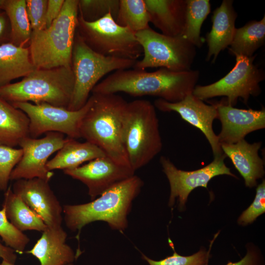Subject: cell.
<instances>
[{
    "label": "cell",
    "instance_id": "1",
    "mask_svg": "<svg viewBox=\"0 0 265 265\" xmlns=\"http://www.w3.org/2000/svg\"><path fill=\"white\" fill-rule=\"evenodd\" d=\"M199 72L173 71L160 68L154 72L133 68L114 71L94 87L92 93L123 92L133 97L152 96L176 103L192 94Z\"/></svg>",
    "mask_w": 265,
    "mask_h": 265
},
{
    "label": "cell",
    "instance_id": "2",
    "mask_svg": "<svg viewBox=\"0 0 265 265\" xmlns=\"http://www.w3.org/2000/svg\"><path fill=\"white\" fill-rule=\"evenodd\" d=\"M143 186L142 180L134 175L113 186L97 198L85 204L65 205L64 220L72 232L78 231L92 222L103 221L113 230L124 231L128 226L127 216L133 200Z\"/></svg>",
    "mask_w": 265,
    "mask_h": 265
},
{
    "label": "cell",
    "instance_id": "3",
    "mask_svg": "<svg viewBox=\"0 0 265 265\" xmlns=\"http://www.w3.org/2000/svg\"><path fill=\"white\" fill-rule=\"evenodd\" d=\"M92 102L80 126V137L102 149L117 163L130 166L122 139L127 102L116 94L92 93Z\"/></svg>",
    "mask_w": 265,
    "mask_h": 265
},
{
    "label": "cell",
    "instance_id": "4",
    "mask_svg": "<svg viewBox=\"0 0 265 265\" xmlns=\"http://www.w3.org/2000/svg\"><path fill=\"white\" fill-rule=\"evenodd\" d=\"M79 0H65L58 16L44 29L32 31L29 51L36 68L72 67Z\"/></svg>",
    "mask_w": 265,
    "mask_h": 265
},
{
    "label": "cell",
    "instance_id": "5",
    "mask_svg": "<svg viewBox=\"0 0 265 265\" xmlns=\"http://www.w3.org/2000/svg\"><path fill=\"white\" fill-rule=\"evenodd\" d=\"M155 108L148 100H136L127 103L124 111L122 139L134 171L149 163L162 149Z\"/></svg>",
    "mask_w": 265,
    "mask_h": 265
},
{
    "label": "cell",
    "instance_id": "6",
    "mask_svg": "<svg viewBox=\"0 0 265 265\" xmlns=\"http://www.w3.org/2000/svg\"><path fill=\"white\" fill-rule=\"evenodd\" d=\"M74 81L71 67L36 68L21 81L0 87V97L11 104L32 102L67 108Z\"/></svg>",
    "mask_w": 265,
    "mask_h": 265
},
{
    "label": "cell",
    "instance_id": "7",
    "mask_svg": "<svg viewBox=\"0 0 265 265\" xmlns=\"http://www.w3.org/2000/svg\"><path fill=\"white\" fill-rule=\"evenodd\" d=\"M137 61L99 54L76 33L72 55L74 86L67 109L73 111L80 109L101 78L112 71L133 68Z\"/></svg>",
    "mask_w": 265,
    "mask_h": 265
},
{
    "label": "cell",
    "instance_id": "8",
    "mask_svg": "<svg viewBox=\"0 0 265 265\" xmlns=\"http://www.w3.org/2000/svg\"><path fill=\"white\" fill-rule=\"evenodd\" d=\"M142 47L143 57L133 68L145 70L161 67L173 71L190 70L196 54V47L183 36H169L150 26L135 33Z\"/></svg>",
    "mask_w": 265,
    "mask_h": 265
},
{
    "label": "cell",
    "instance_id": "9",
    "mask_svg": "<svg viewBox=\"0 0 265 265\" xmlns=\"http://www.w3.org/2000/svg\"><path fill=\"white\" fill-rule=\"evenodd\" d=\"M77 28L85 43L102 55L137 60L143 54L135 33L118 25L110 13L91 22L79 15Z\"/></svg>",
    "mask_w": 265,
    "mask_h": 265
},
{
    "label": "cell",
    "instance_id": "10",
    "mask_svg": "<svg viewBox=\"0 0 265 265\" xmlns=\"http://www.w3.org/2000/svg\"><path fill=\"white\" fill-rule=\"evenodd\" d=\"M233 68L223 78L207 85H196L192 94L201 100L215 97H226L224 102L234 106L238 99L247 105L251 96H258L261 91L260 83L265 79L263 70L254 63L255 55H236Z\"/></svg>",
    "mask_w": 265,
    "mask_h": 265
},
{
    "label": "cell",
    "instance_id": "11",
    "mask_svg": "<svg viewBox=\"0 0 265 265\" xmlns=\"http://www.w3.org/2000/svg\"><path fill=\"white\" fill-rule=\"evenodd\" d=\"M91 102L90 96L82 107L74 111L47 103L19 102L11 105L27 116L29 120V137L37 138L48 132H57L67 135L68 137L77 139L80 138V124Z\"/></svg>",
    "mask_w": 265,
    "mask_h": 265
},
{
    "label": "cell",
    "instance_id": "12",
    "mask_svg": "<svg viewBox=\"0 0 265 265\" xmlns=\"http://www.w3.org/2000/svg\"><path fill=\"white\" fill-rule=\"evenodd\" d=\"M66 140L63 133L57 132H48L41 138L28 136L22 139L19 144L22 157L13 170L10 180L37 178L49 182L54 173L47 168L48 159L62 147Z\"/></svg>",
    "mask_w": 265,
    "mask_h": 265
},
{
    "label": "cell",
    "instance_id": "13",
    "mask_svg": "<svg viewBox=\"0 0 265 265\" xmlns=\"http://www.w3.org/2000/svg\"><path fill=\"white\" fill-rule=\"evenodd\" d=\"M226 157L224 154L214 157L212 162L202 168L193 171H184L178 169L169 158L161 156L160 162L170 187L169 206H172L177 198L179 201V209H184L190 193L198 187L207 188L208 183L215 176L227 175L236 177L224 163Z\"/></svg>",
    "mask_w": 265,
    "mask_h": 265
},
{
    "label": "cell",
    "instance_id": "14",
    "mask_svg": "<svg viewBox=\"0 0 265 265\" xmlns=\"http://www.w3.org/2000/svg\"><path fill=\"white\" fill-rule=\"evenodd\" d=\"M63 171L87 186L92 200L115 184L133 176L135 172L131 167L119 164L106 156Z\"/></svg>",
    "mask_w": 265,
    "mask_h": 265
},
{
    "label": "cell",
    "instance_id": "15",
    "mask_svg": "<svg viewBox=\"0 0 265 265\" xmlns=\"http://www.w3.org/2000/svg\"><path fill=\"white\" fill-rule=\"evenodd\" d=\"M154 105L163 112L178 113L183 120L200 130L209 141L214 158L224 154L212 127L214 120L218 118L215 104H206L192 94L176 103L159 98L155 101Z\"/></svg>",
    "mask_w": 265,
    "mask_h": 265
},
{
    "label": "cell",
    "instance_id": "16",
    "mask_svg": "<svg viewBox=\"0 0 265 265\" xmlns=\"http://www.w3.org/2000/svg\"><path fill=\"white\" fill-rule=\"evenodd\" d=\"M12 189L41 217L48 227L61 226L63 207L49 181L37 178L19 179L15 181Z\"/></svg>",
    "mask_w": 265,
    "mask_h": 265
},
{
    "label": "cell",
    "instance_id": "17",
    "mask_svg": "<svg viewBox=\"0 0 265 265\" xmlns=\"http://www.w3.org/2000/svg\"><path fill=\"white\" fill-rule=\"evenodd\" d=\"M221 130L217 135L219 142L232 144L244 139L254 131L265 128V109H244L234 107L224 102L215 104Z\"/></svg>",
    "mask_w": 265,
    "mask_h": 265
},
{
    "label": "cell",
    "instance_id": "18",
    "mask_svg": "<svg viewBox=\"0 0 265 265\" xmlns=\"http://www.w3.org/2000/svg\"><path fill=\"white\" fill-rule=\"evenodd\" d=\"M261 145V142L251 144L244 139L235 144H221L223 153L231 160L248 187L256 186L257 180L265 174L264 161L258 154Z\"/></svg>",
    "mask_w": 265,
    "mask_h": 265
},
{
    "label": "cell",
    "instance_id": "19",
    "mask_svg": "<svg viewBox=\"0 0 265 265\" xmlns=\"http://www.w3.org/2000/svg\"><path fill=\"white\" fill-rule=\"evenodd\" d=\"M66 232L62 226L48 227L35 245L26 253L35 257L40 265H66L76 258L71 247L66 243Z\"/></svg>",
    "mask_w": 265,
    "mask_h": 265
},
{
    "label": "cell",
    "instance_id": "20",
    "mask_svg": "<svg viewBox=\"0 0 265 265\" xmlns=\"http://www.w3.org/2000/svg\"><path fill=\"white\" fill-rule=\"evenodd\" d=\"M233 3V0H224L213 12L212 29L206 38L208 47L207 61L212 59V62H214L219 53L232 43L237 17Z\"/></svg>",
    "mask_w": 265,
    "mask_h": 265
},
{
    "label": "cell",
    "instance_id": "21",
    "mask_svg": "<svg viewBox=\"0 0 265 265\" xmlns=\"http://www.w3.org/2000/svg\"><path fill=\"white\" fill-rule=\"evenodd\" d=\"M150 23L162 34L182 35L186 16V0H144Z\"/></svg>",
    "mask_w": 265,
    "mask_h": 265
},
{
    "label": "cell",
    "instance_id": "22",
    "mask_svg": "<svg viewBox=\"0 0 265 265\" xmlns=\"http://www.w3.org/2000/svg\"><path fill=\"white\" fill-rule=\"evenodd\" d=\"M106 156L102 149L90 142H80L76 139L67 137L56 155L48 161L46 166L51 171L72 169L85 162Z\"/></svg>",
    "mask_w": 265,
    "mask_h": 265
},
{
    "label": "cell",
    "instance_id": "23",
    "mask_svg": "<svg viewBox=\"0 0 265 265\" xmlns=\"http://www.w3.org/2000/svg\"><path fill=\"white\" fill-rule=\"evenodd\" d=\"M36 68L29 49L10 42L0 45V87L15 79L26 77Z\"/></svg>",
    "mask_w": 265,
    "mask_h": 265
},
{
    "label": "cell",
    "instance_id": "24",
    "mask_svg": "<svg viewBox=\"0 0 265 265\" xmlns=\"http://www.w3.org/2000/svg\"><path fill=\"white\" fill-rule=\"evenodd\" d=\"M29 120L21 110L0 97V146L14 148L28 136Z\"/></svg>",
    "mask_w": 265,
    "mask_h": 265
},
{
    "label": "cell",
    "instance_id": "25",
    "mask_svg": "<svg viewBox=\"0 0 265 265\" xmlns=\"http://www.w3.org/2000/svg\"><path fill=\"white\" fill-rule=\"evenodd\" d=\"M2 206L8 220L21 232H43L48 228L41 217L13 192L11 186L4 191Z\"/></svg>",
    "mask_w": 265,
    "mask_h": 265
},
{
    "label": "cell",
    "instance_id": "26",
    "mask_svg": "<svg viewBox=\"0 0 265 265\" xmlns=\"http://www.w3.org/2000/svg\"><path fill=\"white\" fill-rule=\"evenodd\" d=\"M265 41V16L260 21H250L241 27L236 28L229 48L236 55L251 57Z\"/></svg>",
    "mask_w": 265,
    "mask_h": 265
},
{
    "label": "cell",
    "instance_id": "27",
    "mask_svg": "<svg viewBox=\"0 0 265 265\" xmlns=\"http://www.w3.org/2000/svg\"><path fill=\"white\" fill-rule=\"evenodd\" d=\"M0 10L6 14L10 25V42L18 46L30 41L32 29L27 17L25 0H0Z\"/></svg>",
    "mask_w": 265,
    "mask_h": 265
},
{
    "label": "cell",
    "instance_id": "28",
    "mask_svg": "<svg viewBox=\"0 0 265 265\" xmlns=\"http://www.w3.org/2000/svg\"><path fill=\"white\" fill-rule=\"evenodd\" d=\"M210 12V0H186V23L182 36L196 47L203 44L201 26Z\"/></svg>",
    "mask_w": 265,
    "mask_h": 265
},
{
    "label": "cell",
    "instance_id": "29",
    "mask_svg": "<svg viewBox=\"0 0 265 265\" xmlns=\"http://www.w3.org/2000/svg\"><path fill=\"white\" fill-rule=\"evenodd\" d=\"M115 21L135 33L149 27L150 17L144 0H120Z\"/></svg>",
    "mask_w": 265,
    "mask_h": 265
},
{
    "label": "cell",
    "instance_id": "30",
    "mask_svg": "<svg viewBox=\"0 0 265 265\" xmlns=\"http://www.w3.org/2000/svg\"><path fill=\"white\" fill-rule=\"evenodd\" d=\"M120 0H80V16L85 21L98 20L110 13L115 20Z\"/></svg>",
    "mask_w": 265,
    "mask_h": 265
},
{
    "label": "cell",
    "instance_id": "31",
    "mask_svg": "<svg viewBox=\"0 0 265 265\" xmlns=\"http://www.w3.org/2000/svg\"><path fill=\"white\" fill-rule=\"evenodd\" d=\"M0 237L6 245L20 254L29 243V238L15 228L7 219L2 208L0 210Z\"/></svg>",
    "mask_w": 265,
    "mask_h": 265
},
{
    "label": "cell",
    "instance_id": "32",
    "mask_svg": "<svg viewBox=\"0 0 265 265\" xmlns=\"http://www.w3.org/2000/svg\"><path fill=\"white\" fill-rule=\"evenodd\" d=\"M22 155L21 148L0 146V190L7 189L10 175Z\"/></svg>",
    "mask_w": 265,
    "mask_h": 265
},
{
    "label": "cell",
    "instance_id": "33",
    "mask_svg": "<svg viewBox=\"0 0 265 265\" xmlns=\"http://www.w3.org/2000/svg\"><path fill=\"white\" fill-rule=\"evenodd\" d=\"M173 254L159 261L153 260L144 254L142 258L146 261L149 265H208L210 250L207 251L201 249L195 254L184 256L178 254L174 250Z\"/></svg>",
    "mask_w": 265,
    "mask_h": 265
},
{
    "label": "cell",
    "instance_id": "34",
    "mask_svg": "<svg viewBox=\"0 0 265 265\" xmlns=\"http://www.w3.org/2000/svg\"><path fill=\"white\" fill-rule=\"evenodd\" d=\"M265 212V181L258 186L256 193L252 203L240 215L238 223L246 225L253 223L256 218Z\"/></svg>",
    "mask_w": 265,
    "mask_h": 265
},
{
    "label": "cell",
    "instance_id": "35",
    "mask_svg": "<svg viewBox=\"0 0 265 265\" xmlns=\"http://www.w3.org/2000/svg\"><path fill=\"white\" fill-rule=\"evenodd\" d=\"M47 0H26V10L32 31L46 28Z\"/></svg>",
    "mask_w": 265,
    "mask_h": 265
},
{
    "label": "cell",
    "instance_id": "36",
    "mask_svg": "<svg viewBox=\"0 0 265 265\" xmlns=\"http://www.w3.org/2000/svg\"><path fill=\"white\" fill-rule=\"evenodd\" d=\"M226 265H264V262L259 252L251 248L248 249L246 255L240 260L236 262H229Z\"/></svg>",
    "mask_w": 265,
    "mask_h": 265
},
{
    "label": "cell",
    "instance_id": "37",
    "mask_svg": "<svg viewBox=\"0 0 265 265\" xmlns=\"http://www.w3.org/2000/svg\"><path fill=\"white\" fill-rule=\"evenodd\" d=\"M64 0H49L46 15V28L49 27L60 13Z\"/></svg>",
    "mask_w": 265,
    "mask_h": 265
},
{
    "label": "cell",
    "instance_id": "38",
    "mask_svg": "<svg viewBox=\"0 0 265 265\" xmlns=\"http://www.w3.org/2000/svg\"><path fill=\"white\" fill-rule=\"evenodd\" d=\"M10 25L8 18L5 12L0 11V45L10 42Z\"/></svg>",
    "mask_w": 265,
    "mask_h": 265
},
{
    "label": "cell",
    "instance_id": "39",
    "mask_svg": "<svg viewBox=\"0 0 265 265\" xmlns=\"http://www.w3.org/2000/svg\"><path fill=\"white\" fill-rule=\"evenodd\" d=\"M15 252L12 248L3 245L0 241V258L2 260L14 264L17 259Z\"/></svg>",
    "mask_w": 265,
    "mask_h": 265
},
{
    "label": "cell",
    "instance_id": "40",
    "mask_svg": "<svg viewBox=\"0 0 265 265\" xmlns=\"http://www.w3.org/2000/svg\"><path fill=\"white\" fill-rule=\"evenodd\" d=\"M0 265H14V264H12L11 263H10L7 261L2 260L1 263L0 264Z\"/></svg>",
    "mask_w": 265,
    "mask_h": 265
},
{
    "label": "cell",
    "instance_id": "41",
    "mask_svg": "<svg viewBox=\"0 0 265 265\" xmlns=\"http://www.w3.org/2000/svg\"><path fill=\"white\" fill-rule=\"evenodd\" d=\"M66 265H74L73 264V263H72V264H67Z\"/></svg>",
    "mask_w": 265,
    "mask_h": 265
},
{
    "label": "cell",
    "instance_id": "42",
    "mask_svg": "<svg viewBox=\"0 0 265 265\" xmlns=\"http://www.w3.org/2000/svg\"></svg>",
    "mask_w": 265,
    "mask_h": 265
}]
</instances>
